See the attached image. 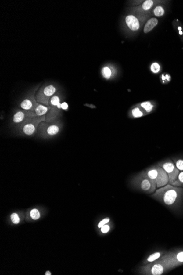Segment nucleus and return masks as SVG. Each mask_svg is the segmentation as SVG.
Here are the masks:
<instances>
[{
    "label": "nucleus",
    "mask_w": 183,
    "mask_h": 275,
    "mask_svg": "<svg viewBox=\"0 0 183 275\" xmlns=\"http://www.w3.org/2000/svg\"><path fill=\"white\" fill-rule=\"evenodd\" d=\"M102 76L106 79H109L112 76V71L109 67H104L102 70Z\"/></svg>",
    "instance_id": "nucleus-21"
},
{
    "label": "nucleus",
    "mask_w": 183,
    "mask_h": 275,
    "mask_svg": "<svg viewBox=\"0 0 183 275\" xmlns=\"http://www.w3.org/2000/svg\"><path fill=\"white\" fill-rule=\"evenodd\" d=\"M109 221H110V219H109V218H105L104 219H103V220L101 221L99 223V224H98V227H99V228H101L102 226L105 225L106 223H109Z\"/></svg>",
    "instance_id": "nucleus-27"
},
{
    "label": "nucleus",
    "mask_w": 183,
    "mask_h": 275,
    "mask_svg": "<svg viewBox=\"0 0 183 275\" xmlns=\"http://www.w3.org/2000/svg\"><path fill=\"white\" fill-rule=\"evenodd\" d=\"M40 87V86L38 85L34 87L27 96H25L24 98L20 101L19 103L20 108L29 112L34 111L35 108L38 104L36 98V94Z\"/></svg>",
    "instance_id": "nucleus-10"
},
{
    "label": "nucleus",
    "mask_w": 183,
    "mask_h": 275,
    "mask_svg": "<svg viewBox=\"0 0 183 275\" xmlns=\"http://www.w3.org/2000/svg\"><path fill=\"white\" fill-rule=\"evenodd\" d=\"M140 106L143 109L145 110V111L147 113H149L152 112L153 110V108H154L153 104L149 101L142 102L140 103Z\"/></svg>",
    "instance_id": "nucleus-17"
},
{
    "label": "nucleus",
    "mask_w": 183,
    "mask_h": 275,
    "mask_svg": "<svg viewBox=\"0 0 183 275\" xmlns=\"http://www.w3.org/2000/svg\"><path fill=\"white\" fill-rule=\"evenodd\" d=\"M36 117L34 113L21 108L16 109L13 112L11 120V126L13 129L16 128L27 120Z\"/></svg>",
    "instance_id": "nucleus-9"
},
{
    "label": "nucleus",
    "mask_w": 183,
    "mask_h": 275,
    "mask_svg": "<svg viewBox=\"0 0 183 275\" xmlns=\"http://www.w3.org/2000/svg\"><path fill=\"white\" fill-rule=\"evenodd\" d=\"M162 253H163L162 251H157V252H155L154 253L152 254L151 255H150L147 258L145 262H144V264H149V263H150V262H152L156 261V260L159 259V258H160L161 257V256H162Z\"/></svg>",
    "instance_id": "nucleus-16"
},
{
    "label": "nucleus",
    "mask_w": 183,
    "mask_h": 275,
    "mask_svg": "<svg viewBox=\"0 0 183 275\" xmlns=\"http://www.w3.org/2000/svg\"><path fill=\"white\" fill-rule=\"evenodd\" d=\"M110 230V227L109 225H104L101 227V231L104 233H106Z\"/></svg>",
    "instance_id": "nucleus-28"
},
{
    "label": "nucleus",
    "mask_w": 183,
    "mask_h": 275,
    "mask_svg": "<svg viewBox=\"0 0 183 275\" xmlns=\"http://www.w3.org/2000/svg\"><path fill=\"white\" fill-rule=\"evenodd\" d=\"M132 187L135 190L151 194L157 190L156 183L151 179L144 170L135 175L131 181Z\"/></svg>",
    "instance_id": "nucleus-2"
},
{
    "label": "nucleus",
    "mask_w": 183,
    "mask_h": 275,
    "mask_svg": "<svg viewBox=\"0 0 183 275\" xmlns=\"http://www.w3.org/2000/svg\"><path fill=\"white\" fill-rule=\"evenodd\" d=\"M50 109H51L50 106H47L45 105H43L42 104L38 103L35 108L33 113H34L35 117H41L46 116V115L49 112Z\"/></svg>",
    "instance_id": "nucleus-13"
},
{
    "label": "nucleus",
    "mask_w": 183,
    "mask_h": 275,
    "mask_svg": "<svg viewBox=\"0 0 183 275\" xmlns=\"http://www.w3.org/2000/svg\"><path fill=\"white\" fill-rule=\"evenodd\" d=\"M61 97L59 91L54 95L49 101V106L51 109L48 113L46 115V121L51 122L55 120H59L61 116L62 104L60 103Z\"/></svg>",
    "instance_id": "nucleus-8"
},
{
    "label": "nucleus",
    "mask_w": 183,
    "mask_h": 275,
    "mask_svg": "<svg viewBox=\"0 0 183 275\" xmlns=\"http://www.w3.org/2000/svg\"><path fill=\"white\" fill-rule=\"evenodd\" d=\"M45 275H51V273H50V272H49V271H47V272H46V273H45Z\"/></svg>",
    "instance_id": "nucleus-29"
},
{
    "label": "nucleus",
    "mask_w": 183,
    "mask_h": 275,
    "mask_svg": "<svg viewBox=\"0 0 183 275\" xmlns=\"http://www.w3.org/2000/svg\"><path fill=\"white\" fill-rule=\"evenodd\" d=\"M154 14L157 16H160L164 14V9L161 6L157 7L154 9Z\"/></svg>",
    "instance_id": "nucleus-22"
},
{
    "label": "nucleus",
    "mask_w": 183,
    "mask_h": 275,
    "mask_svg": "<svg viewBox=\"0 0 183 275\" xmlns=\"http://www.w3.org/2000/svg\"><path fill=\"white\" fill-rule=\"evenodd\" d=\"M145 171L149 177L156 183L157 188L169 183V178L166 172L157 164L149 167Z\"/></svg>",
    "instance_id": "nucleus-7"
},
{
    "label": "nucleus",
    "mask_w": 183,
    "mask_h": 275,
    "mask_svg": "<svg viewBox=\"0 0 183 275\" xmlns=\"http://www.w3.org/2000/svg\"><path fill=\"white\" fill-rule=\"evenodd\" d=\"M30 215L31 218L34 220H37L40 217V212L37 209H32L30 212Z\"/></svg>",
    "instance_id": "nucleus-23"
},
{
    "label": "nucleus",
    "mask_w": 183,
    "mask_h": 275,
    "mask_svg": "<svg viewBox=\"0 0 183 275\" xmlns=\"http://www.w3.org/2000/svg\"><path fill=\"white\" fill-rule=\"evenodd\" d=\"M126 24L130 29L135 31L137 30L140 27L139 22L135 16H128L126 18Z\"/></svg>",
    "instance_id": "nucleus-14"
},
{
    "label": "nucleus",
    "mask_w": 183,
    "mask_h": 275,
    "mask_svg": "<svg viewBox=\"0 0 183 275\" xmlns=\"http://www.w3.org/2000/svg\"><path fill=\"white\" fill-rule=\"evenodd\" d=\"M175 166L180 172H183V157H177L173 158Z\"/></svg>",
    "instance_id": "nucleus-18"
},
{
    "label": "nucleus",
    "mask_w": 183,
    "mask_h": 275,
    "mask_svg": "<svg viewBox=\"0 0 183 275\" xmlns=\"http://www.w3.org/2000/svg\"><path fill=\"white\" fill-rule=\"evenodd\" d=\"M158 23V20L156 18H151L148 20V22L146 23L144 31L145 33H148L151 30H152V29L156 26V25Z\"/></svg>",
    "instance_id": "nucleus-15"
},
{
    "label": "nucleus",
    "mask_w": 183,
    "mask_h": 275,
    "mask_svg": "<svg viewBox=\"0 0 183 275\" xmlns=\"http://www.w3.org/2000/svg\"><path fill=\"white\" fill-rule=\"evenodd\" d=\"M157 165L161 166L166 172L169 178L168 184L172 185L177 180L181 172L177 169L173 161L170 159H167L160 161L157 163Z\"/></svg>",
    "instance_id": "nucleus-11"
},
{
    "label": "nucleus",
    "mask_w": 183,
    "mask_h": 275,
    "mask_svg": "<svg viewBox=\"0 0 183 275\" xmlns=\"http://www.w3.org/2000/svg\"><path fill=\"white\" fill-rule=\"evenodd\" d=\"M153 1L151 0L146 1L145 2L143 3V8L144 10H148L153 5Z\"/></svg>",
    "instance_id": "nucleus-24"
},
{
    "label": "nucleus",
    "mask_w": 183,
    "mask_h": 275,
    "mask_svg": "<svg viewBox=\"0 0 183 275\" xmlns=\"http://www.w3.org/2000/svg\"><path fill=\"white\" fill-rule=\"evenodd\" d=\"M11 219L12 222L15 224L19 223V218L18 217V215L16 214V213H13L12 215H11Z\"/></svg>",
    "instance_id": "nucleus-26"
},
{
    "label": "nucleus",
    "mask_w": 183,
    "mask_h": 275,
    "mask_svg": "<svg viewBox=\"0 0 183 275\" xmlns=\"http://www.w3.org/2000/svg\"><path fill=\"white\" fill-rule=\"evenodd\" d=\"M151 197L168 207H177L183 201V188L167 184L156 190Z\"/></svg>",
    "instance_id": "nucleus-1"
},
{
    "label": "nucleus",
    "mask_w": 183,
    "mask_h": 275,
    "mask_svg": "<svg viewBox=\"0 0 183 275\" xmlns=\"http://www.w3.org/2000/svg\"><path fill=\"white\" fill-rule=\"evenodd\" d=\"M170 270L171 269L166 262L159 258L140 267V273L142 275H161Z\"/></svg>",
    "instance_id": "nucleus-6"
},
{
    "label": "nucleus",
    "mask_w": 183,
    "mask_h": 275,
    "mask_svg": "<svg viewBox=\"0 0 183 275\" xmlns=\"http://www.w3.org/2000/svg\"><path fill=\"white\" fill-rule=\"evenodd\" d=\"M160 258L166 262L170 269H172L183 264V251L168 253Z\"/></svg>",
    "instance_id": "nucleus-12"
},
{
    "label": "nucleus",
    "mask_w": 183,
    "mask_h": 275,
    "mask_svg": "<svg viewBox=\"0 0 183 275\" xmlns=\"http://www.w3.org/2000/svg\"><path fill=\"white\" fill-rule=\"evenodd\" d=\"M46 121V116L34 117L13 129V134L16 136L32 137L38 133V128L41 123Z\"/></svg>",
    "instance_id": "nucleus-3"
},
{
    "label": "nucleus",
    "mask_w": 183,
    "mask_h": 275,
    "mask_svg": "<svg viewBox=\"0 0 183 275\" xmlns=\"http://www.w3.org/2000/svg\"><path fill=\"white\" fill-rule=\"evenodd\" d=\"M59 91V87L57 84L46 83L41 86L36 94V98L38 103L42 104L49 106L51 98Z\"/></svg>",
    "instance_id": "nucleus-5"
},
{
    "label": "nucleus",
    "mask_w": 183,
    "mask_h": 275,
    "mask_svg": "<svg viewBox=\"0 0 183 275\" xmlns=\"http://www.w3.org/2000/svg\"><path fill=\"white\" fill-rule=\"evenodd\" d=\"M151 69L152 72L155 73H158L160 70V67L159 66L158 63H153L151 65Z\"/></svg>",
    "instance_id": "nucleus-25"
},
{
    "label": "nucleus",
    "mask_w": 183,
    "mask_h": 275,
    "mask_svg": "<svg viewBox=\"0 0 183 275\" xmlns=\"http://www.w3.org/2000/svg\"><path fill=\"white\" fill-rule=\"evenodd\" d=\"M63 128V123L60 119L51 122L43 121L39 125L36 135L44 139H52L59 134Z\"/></svg>",
    "instance_id": "nucleus-4"
},
{
    "label": "nucleus",
    "mask_w": 183,
    "mask_h": 275,
    "mask_svg": "<svg viewBox=\"0 0 183 275\" xmlns=\"http://www.w3.org/2000/svg\"><path fill=\"white\" fill-rule=\"evenodd\" d=\"M131 114L132 116L135 118H138L142 117L144 115L140 108L139 107H135L133 109H132L131 111Z\"/></svg>",
    "instance_id": "nucleus-20"
},
{
    "label": "nucleus",
    "mask_w": 183,
    "mask_h": 275,
    "mask_svg": "<svg viewBox=\"0 0 183 275\" xmlns=\"http://www.w3.org/2000/svg\"><path fill=\"white\" fill-rule=\"evenodd\" d=\"M172 185L183 188V172H180L177 180L173 183Z\"/></svg>",
    "instance_id": "nucleus-19"
}]
</instances>
